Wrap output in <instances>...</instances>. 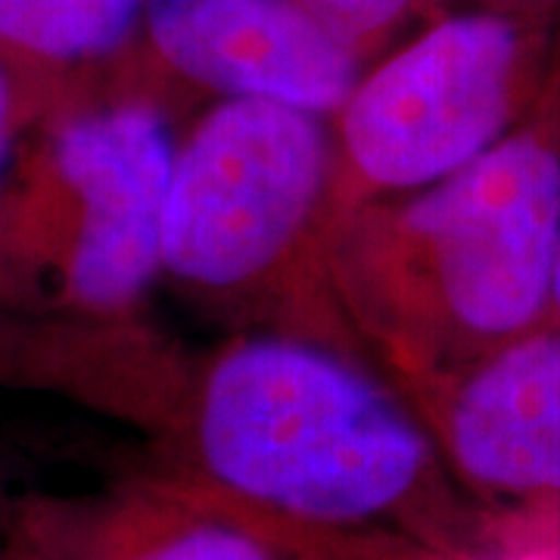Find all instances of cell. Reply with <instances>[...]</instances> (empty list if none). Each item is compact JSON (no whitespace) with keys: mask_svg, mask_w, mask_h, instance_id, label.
<instances>
[{"mask_svg":"<svg viewBox=\"0 0 560 560\" xmlns=\"http://www.w3.org/2000/svg\"><path fill=\"white\" fill-rule=\"evenodd\" d=\"M551 324L560 327V243L555 256V275H551Z\"/></svg>","mask_w":560,"mask_h":560,"instance_id":"5bb4252c","label":"cell"},{"mask_svg":"<svg viewBox=\"0 0 560 560\" xmlns=\"http://www.w3.org/2000/svg\"><path fill=\"white\" fill-rule=\"evenodd\" d=\"M81 396L156 436L175 480L296 541L445 545L452 474L418 405L361 352L256 327L180 361L140 324Z\"/></svg>","mask_w":560,"mask_h":560,"instance_id":"6da1fadb","label":"cell"},{"mask_svg":"<svg viewBox=\"0 0 560 560\" xmlns=\"http://www.w3.org/2000/svg\"><path fill=\"white\" fill-rule=\"evenodd\" d=\"M560 20L445 7L371 60L330 119L337 221L458 175L539 103Z\"/></svg>","mask_w":560,"mask_h":560,"instance_id":"5b68a950","label":"cell"},{"mask_svg":"<svg viewBox=\"0 0 560 560\" xmlns=\"http://www.w3.org/2000/svg\"><path fill=\"white\" fill-rule=\"evenodd\" d=\"M175 140V103L138 84L40 113L0 180V330L140 318Z\"/></svg>","mask_w":560,"mask_h":560,"instance_id":"3957f363","label":"cell"},{"mask_svg":"<svg viewBox=\"0 0 560 560\" xmlns=\"http://www.w3.org/2000/svg\"><path fill=\"white\" fill-rule=\"evenodd\" d=\"M300 0H143L138 84L165 101H268L334 119L361 75Z\"/></svg>","mask_w":560,"mask_h":560,"instance_id":"8992f818","label":"cell"},{"mask_svg":"<svg viewBox=\"0 0 560 560\" xmlns=\"http://www.w3.org/2000/svg\"><path fill=\"white\" fill-rule=\"evenodd\" d=\"M560 47L533 113L458 175L342 215L327 275L361 352L411 396L551 324Z\"/></svg>","mask_w":560,"mask_h":560,"instance_id":"7a4b0ae2","label":"cell"},{"mask_svg":"<svg viewBox=\"0 0 560 560\" xmlns=\"http://www.w3.org/2000/svg\"><path fill=\"white\" fill-rule=\"evenodd\" d=\"M334 228L330 119L268 101H212L178 131L160 265L184 296L361 352L327 275Z\"/></svg>","mask_w":560,"mask_h":560,"instance_id":"277c9868","label":"cell"},{"mask_svg":"<svg viewBox=\"0 0 560 560\" xmlns=\"http://www.w3.org/2000/svg\"><path fill=\"white\" fill-rule=\"evenodd\" d=\"M0 560H44V555H40V548L35 545V539L25 536V539L3 541V545H0Z\"/></svg>","mask_w":560,"mask_h":560,"instance_id":"4fadbf2b","label":"cell"},{"mask_svg":"<svg viewBox=\"0 0 560 560\" xmlns=\"http://www.w3.org/2000/svg\"><path fill=\"white\" fill-rule=\"evenodd\" d=\"M40 113H47V106L38 94L16 75V69L0 60V180Z\"/></svg>","mask_w":560,"mask_h":560,"instance_id":"8fae6325","label":"cell"},{"mask_svg":"<svg viewBox=\"0 0 560 560\" xmlns=\"http://www.w3.org/2000/svg\"><path fill=\"white\" fill-rule=\"evenodd\" d=\"M455 486L560 511V327L545 324L411 393Z\"/></svg>","mask_w":560,"mask_h":560,"instance_id":"52a82bcc","label":"cell"},{"mask_svg":"<svg viewBox=\"0 0 560 560\" xmlns=\"http://www.w3.org/2000/svg\"><path fill=\"white\" fill-rule=\"evenodd\" d=\"M143 0H0V60L47 109L138 84Z\"/></svg>","mask_w":560,"mask_h":560,"instance_id":"9c48e42d","label":"cell"},{"mask_svg":"<svg viewBox=\"0 0 560 560\" xmlns=\"http://www.w3.org/2000/svg\"><path fill=\"white\" fill-rule=\"evenodd\" d=\"M445 7H489V10H508L539 20H560V0H433L436 13Z\"/></svg>","mask_w":560,"mask_h":560,"instance_id":"7c38bea8","label":"cell"},{"mask_svg":"<svg viewBox=\"0 0 560 560\" xmlns=\"http://www.w3.org/2000/svg\"><path fill=\"white\" fill-rule=\"evenodd\" d=\"M44 560H290L293 545L178 480L125 489L66 529L28 533Z\"/></svg>","mask_w":560,"mask_h":560,"instance_id":"ba28073f","label":"cell"},{"mask_svg":"<svg viewBox=\"0 0 560 560\" xmlns=\"http://www.w3.org/2000/svg\"><path fill=\"white\" fill-rule=\"evenodd\" d=\"M320 28L361 66L377 60L420 22L430 20L433 0H300Z\"/></svg>","mask_w":560,"mask_h":560,"instance_id":"30bf717a","label":"cell"}]
</instances>
